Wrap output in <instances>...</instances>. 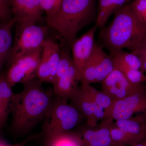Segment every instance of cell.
Returning a JSON list of instances; mask_svg holds the SVG:
<instances>
[{
    "label": "cell",
    "mask_w": 146,
    "mask_h": 146,
    "mask_svg": "<svg viewBox=\"0 0 146 146\" xmlns=\"http://www.w3.org/2000/svg\"><path fill=\"white\" fill-rule=\"evenodd\" d=\"M42 83L35 78L23 84L21 92L12 94L9 105L11 128L18 136L26 135L44 121L52 106L53 91L45 89Z\"/></svg>",
    "instance_id": "cell-1"
},
{
    "label": "cell",
    "mask_w": 146,
    "mask_h": 146,
    "mask_svg": "<svg viewBox=\"0 0 146 146\" xmlns=\"http://www.w3.org/2000/svg\"><path fill=\"white\" fill-rule=\"evenodd\" d=\"M99 44L109 50L127 49L131 52L146 46V22L124 5L115 13L112 22L100 32Z\"/></svg>",
    "instance_id": "cell-2"
},
{
    "label": "cell",
    "mask_w": 146,
    "mask_h": 146,
    "mask_svg": "<svg viewBox=\"0 0 146 146\" xmlns=\"http://www.w3.org/2000/svg\"><path fill=\"white\" fill-rule=\"evenodd\" d=\"M96 0H62L53 15L46 17L47 26L54 29L70 47L77 34L96 23Z\"/></svg>",
    "instance_id": "cell-3"
},
{
    "label": "cell",
    "mask_w": 146,
    "mask_h": 146,
    "mask_svg": "<svg viewBox=\"0 0 146 146\" xmlns=\"http://www.w3.org/2000/svg\"><path fill=\"white\" fill-rule=\"evenodd\" d=\"M80 114L68 101L54 97L52 106L44 120L41 134L47 140L71 131L78 124Z\"/></svg>",
    "instance_id": "cell-4"
},
{
    "label": "cell",
    "mask_w": 146,
    "mask_h": 146,
    "mask_svg": "<svg viewBox=\"0 0 146 146\" xmlns=\"http://www.w3.org/2000/svg\"><path fill=\"white\" fill-rule=\"evenodd\" d=\"M16 27L15 39L9 59L29 54L42 48L48 32V27L36 25L23 27Z\"/></svg>",
    "instance_id": "cell-5"
},
{
    "label": "cell",
    "mask_w": 146,
    "mask_h": 146,
    "mask_svg": "<svg viewBox=\"0 0 146 146\" xmlns=\"http://www.w3.org/2000/svg\"><path fill=\"white\" fill-rule=\"evenodd\" d=\"M42 48L29 54L10 58L8 60V69L5 74L11 86L18 83L23 84L36 78Z\"/></svg>",
    "instance_id": "cell-6"
},
{
    "label": "cell",
    "mask_w": 146,
    "mask_h": 146,
    "mask_svg": "<svg viewBox=\"0 0 146 146\" xmlns=\"http://www.w3.org/2000/svg\"><path fill=\"white\" fill-rule=\"evenodd\" d=\"M115 69L112 58L95 42L93 50L82 73V82L91 84L101 83Z\"/></svg>",
    "instance_id": "cell-7"
},
{
    "label": "cell",
    "mask_w": 146,
    "mask_h": 146,
    "mask_svg": "<svg viewBox=\"0 0 146 146\" xmlns=\"http://www.w3.org/2000/svg\"><path fill=\"white\" fill-rule=\"evenodd\" d=\"M146 114V89L122 99L112 100L104 110V118L125 119L135 114Z\"/></svg>",
    "instance_id": "cell-8"
},
{
    "label": "cell",
    "mask_w": 146,
    "mask_h": 146,
    "mask_svg": "<svg viewBox=\"0 0 146 146\" xmlns=\"http://www.w3.org/2000/svg\"><path fill=\"white\" fill-rule=\"evenodd\" d=\"M102 90L112 100L122 99L145 90L143 84L129 81L123 73L115 69L101 82Z\"/></svg>",
    "instance_id": "cell-9"
},
{
    "label": "cell",
    "mask_w": 146,
    "mask_h": 146,
    "mask_svg": "<svg viewBox=\"0 0 146 146\" xmlns=\"http://www.w3.org/2000/svg\"><path fill=\"white\" fill-rule=\"evenodd\" d=\"M60 48L52 40L46 39L42 46L36 78L42 82L53 84L60 58Z\"/></svg>",
    "instance_id": "cell-10"
},
{
    "label": "cell",
    "mask_w": 146,
    "mask_h": 146,
    "mask_svg": "<svg viewBox=\"0 0 146 146\" xmlns=\"http://www.w3.org/2000/svg\"><path fill=\"white\" fill-rule=\"evenodd\" d=\"M70 100L73 106L86 118L87 127H97L98 122L104 119V110L96 104L82 83Z\"/></svg>",
    "instance_id": "cell-11"
},
{
    "label": "cell",
    "mask_w": 146,
    "mask_h": 146,
    "mask_svg": "<svg viewBox=\"0 0 146 146\" xmlns=\"http://www.w3.org/2000/svg\"><path fill=\"white\" fill-rule=\"evenodd\" d=\"M16 26L36 25L42 21L43 10L39 0H9Z\"/></svg>",
    "instance_id": "cell-12"
},
{
    "label": "cell",
    "mask_w": 146,
    "mask_h": 146,
    "mask_svg": "<svg viewBox=\"0 0 146 146\" xmlns=\"http://www.w3.org/2000/svg\"><path fill=\"white\" fill-rule=\"evenodd\" d=\"M82 82L81 74L74 63L55 79L53 84V93L56 98L67 101L71 99Z\"/></svg>",
    "instance_id": "cell-13"
},
{
    "label": "cell",
    "mask_w": 146,
    "mask_h": 146,
    "mask_svg": "<svg viewBox=\"0 0 146 146\" xmlns=\"http://www.w3.org/2000/svg\"><path fill=\"white\" fill-rule=\"evenodd\" d=\"M97 27L96 25L72 43L71 48L73 62L80 74L89 59L95 44V35Z\"/></svg>",
    "instance_id": "cell-14"
},
{
    "label": "cell",
    "mask_w": 146,
    "mask_h": 146,
    "mask_svg": "<svg viewBox=\"0 0 146 146\" xmlns=\"http://www.w3.org/2000/svg\"><path fill=\"white\" fill-rule=\"evenodd\" d=\"M113 120L104 118L97 127H86L79 133L84 146H114L110 136V128Z\"/></svg>",
    "instance_id": "cell-15"
},
{
    "label": "cell",
    "mask_w": 146,
    "mask_h": 146,
    "mask_svg": "<svg viewBox=\"0 0 146 146\" xmlns=\"http://www.w3.org/2000/svg\"><path fill=\"white\" fill-rule=\"evenodd\" d=\"M146 114H140L129 119L115 121L114 123L125 132L135 145L146 136Z\"/></svg>",
    "instance_id": "cell-16"
},
{
    "label": "cell",
    "mask_w": 146,
    "mask_h": 146,
    "mask_svg": "<svg viewBox=\"0 0 146 146\" xmlns=\"http://www.w3.org/2000/svg\"><path fill=\"white\" fill-rule=\"evenodd\" d=\"M15 24L14 20L9 23H0V75L12 52L13 43L11 31Z\"/></svg>",
    "instance_id": "cell-17"
},
{
    "label": "cell",
    "mask_w": 146,
    "mask_h": 146,
    "mask_svg": "<svg viewBox=\"0 0 146 146\" xmlns=\"http://www.w3.org/2000/svg\"><path fill=\"white\" fill-rule=\"evenodd\" d=\"M5 75H0V133L5 126L9 113V105L13 92Z\"/></svg>",
    "instance_id": "cell-18"
},
{
    "label": "cell",
    "mask_w": 146,
    "mask_h": 146,
    "mask_svg": "<svg viewBox=\"0 0 146 146\" xmlns=\"http://www.w3.org/2000/svg\"><path fill=\"white\" fill-rule=\"evenodd\" d=\"M126 2V0H99L95 25L100 29L105 27L108 18Z\"/></svg>",
    "instance_id": "cell-19"
},
{
    "label": "cell",
    "mask_w": 146,
    "mask_h": 146,
    "mask_svg": "<svg viewBox=\"0 0 146 146\" xmlns=\"http://www.w3.org/2000/svg\"><path fill=\"white\" fill-rule=\"evenodd\" d=\"M109 55L112 58L115 69L129 68L141 70V60L137 55L123 50L110 51Z\"/></svg>",
    "instance_id": "cell-20"
},
{
    "label": "cell",
    "mask_w": 146,
    "mask_h": 146,
    "mask_svg": "<svg viewBox=\"0 0 146 146\" xmlns=\"http://www.w3.org/2000/svg\"><path fill=\"white\" fill-rule=\"evenodd\" d=\"M46 146H84L79 133L67 132L46 140Z\"/></svg>",
    "instance_id": "cell-21"
},
{
    "label": "cell",
    "mask_w": 146,
    "mask_h": 146,
    "mask_svg": "<svg viewBox=\"0 0 146 146\" xmlns=\"http://www.w3.org/2000/svg\"><path fill=\"white\" fill-rule=\"evenodd\" d=\"M82 83L85 86L91 98L98 106L104 110L109 107L112 100L104 92L95 89L91 84L84 82Z\"/></svg>",
    "instance_id": "cell-22"
},
{
    "label": "cell",
    "mask_w": 146,
    "mask_h": 146,
    "mask_svg": "<svg viewBox=\"0 0 146 146\" xmlns=\"http://www.w3.org/2000/svg\"><path fill=\"white\" fill-rule=\"evenodd\" d=\"M110 136L114 146H131L134 145L131 138L125 132L113 123L110 128Z\"/></svg>",
    "instance_id": "cell-23"
},
{
    "label": "cell",
    "mask_w": 146,
    "mask_h": 146,
    "mask_svg": "<svg viewBox=\"0 0 146 146\" xmlns=\"http://www.w3.org/2000/svg\"><path fill=\"white\" fill-rule=\"evenodd\" d=\"M118 70L123 73L132 83L139 84L146 82V76L141 70L129 68H122Z\"/></svg>",
    "instance_id": "cell-24"
},
{
    "label": "cell",
    "mask_w": 146,
    "mask_h": 146,
    "mask_svg": "<svg viewBox=\"0 0 146 146\" xmlns=\"http://www.w3.org/2000/svg\"><path fill=\"white\" fill-rule=\"evenodd\" d=\"M13 20L9 0H0V23H9Z\"/></svg>",
    "instance_id": "cell-25"
},
{
    "label": "cell",
    "mask_w": 146,
    "mask_h": 146,
    "mask_svg": "<svg viewBox=\"0 0 146 146\" xmlns=\"http://www.w3.org/2000/svg\"><path fill=\"white\" fill-rule=\"evenodd\" d=\"M129 5L138 16L146 22V0H135Z\"/></svg>",
    "instance_id": "cell-26"
},
{
    "label": "cell",
    "mask_w": 146,
    "mask_h": 146,
    "mask_svg": "<svg viewBox=\"0 0 146 146\" xmlns=\"http://www.w3.org/2000/svg\"><path fill=\"white\" fill-rule=\"evenodd\" d=\"M43 11L46 14V17L51 16L55 12L56 9L53 0H39Z\"/></svg>",
    "instance_id": "cell-27"
},
{
    "label": "cell",
    "mask_w": 146,
    "mask_h": 146,
    "mask_svg": "<svg viewBox=\"0 0 146 146\" xmlns=\"http://www.w3.org/2000/svg\"><path fill=\"white\" fill-rule=\"evenodd\" d=\"M40 135L41 134H33V135H30L26 138L23 141H22L18 143L13 144V145L8 144L4 140L0 138V146H25L28 143L34 139L38 138L40 136Z\"/></svg>",
    "instance_id": "cell-28"
},
{
    "label": "cell",
    "mask_w": 146,
    "mask_h": 146,
    "mask_svg": "<svg viewBox=\"0 0 146 146\" xmlns=\"http://www.w3.org/2000/svg\"><path fill=\"white\" fill-rule=\"evenodd\" d=\"M131 146H146V136L141 141Z\"/></svg>",
    "instance_id": "cell-29"
},
{
    "label": "cell",
    "mask_w": 146,
    "mask_h": 146,
    "mask_svg": "<svg viewBox=\"0 0 146 146\" xmlns=\"http://www.w3.org/2000/svg\"><path fill=\"white\" fill-rule=\"evenodd\" d=\"M62 1V0H53L54 2V3L55 7V12L57 10L58 7H59Z\"/></svg>",
    "instance_id": "cell-30"
},
{
    "label": "cell",
    "mask_w": 146,
    "mask_h": 146,
    "mask_svg": "<svg viewBox=\"0 0 146 146\" xmlns=\"http://www.w3.org/2000/svg\"><path fill=\"white\" fill-rule=\"evenodd\" d=\"M130 0H126V2H127L129 1Z\"/></svg>",
    "instance_id": "cell-31"
},
{
    "label": "cell",
    "mask_w": 146,
    "mask_h": 146,
    "mask_svg": "<svg viewBox=\"0 0 146 146\" xmlns=\"http://www.w3.org/2000/svg\"><path fill=\"white\" fill-rule=\"evenodd\" d=\"M145 49L146 50V46L145 47Z\"/></svg>",
    "instance_id": "cell-32"
},
{
    "label": "cell",
    "mask_w": 146,
    "mask_h": 146,
    "mask_svg": "<svg viewBox=\"0 0 146 146\" xmlns=\"http://www.w3.org/2000/svg\"></svg>",
    "instance_id": "cell-33"
}]
</instances>
